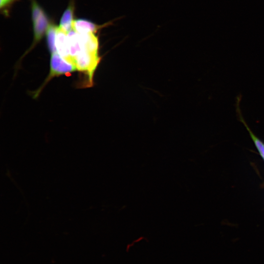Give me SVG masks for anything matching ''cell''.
Wrapping results in <instances>:
<instances>
[{
  "label": "cell",
  "mask_w": 264,
  "mask_h": 264,
  "mask_svg": "<svg viewBox=\"0 0 264 264\" xmlns=\"http://www.w3.org/2000/svg\"><path fill=\"white\" fill-rule=\"evenodd\" d=\"M13 0H0V7L1 8L5 7L10 3Z\"/></svg>",
  "instance_id": "10"
},
{
  "label": "cell",
  "mask_w": 264,
  "mask_h": 264,
  "mask_svg": "<svg viewBox=\"0 0 264 264\" xmlns=\"http://www.w3.org/2000/svg\"><path fill=\"white\" fill-rule=\"evenodd\" d=\"M57 26L50 24L46 31V40L47 47L51 54L57 52L56 47V37Z\"/></svg>",
  "instance_id": "9"
},
{
  "label": "cell",
  "mask_w": 264,
  "mask_h": 264,
  "mask_svg": "<svg viewBox=\"0 0 264 264\" xmlns=\"http://www.w3.org/2000/svg\"><path fill=\"white\" fill-rule=\"evenodd\" d=\"M78 35L82 49L98 53V40L94 33L78 34Z\"/></svg>",
  "instance_id": "6"
},
{
  "label": "cell",
  "mask_w": 264,
  "mask_h": 264,
  "mask_svg": "<svg viewBox=\"0 0 264 264\" xmlns=\"http://www.w3.org/2000/svg\"><path fill=\"white\" fill-rule=\"evenodd\" d=\"M56 47L57 52L64 59L75 66V61L71 57L70 52L67 33L59 26L57 28Z\"/></svg>",
  "instance_id": "4"
},
{
  "label": "cell",
  "mask_w": 264,
  "mask_h": 264,
  "mask_svg": "<svg viewBox=\"0 0 264 264\" xmlns=\"http://www.w3.org/2000/svg\"><path fill=\"white\" fill-rule=\"evenodd\" d=\"M73 5L69 4L64 12L60 19L59 26L67 33L73 29Z\"/></svg>",
  "instance_id": "7"
},
{
  "label": "cell",
  "mask_w": 264,
  "mask_h": 264,
  "mask_svg": "<svg viewBox=\"0 0 264 264\" xmlns=\"http://www.w3.org/2000/svg\"><path fill=\"white\" fill-rule=\"evenodd\" d=\"M100 60L98 53L91 52L84 49L75 58L77 69L86 72L88 76L90 83H92L94 72Z\"/></svg>",
  "instance_id": "2"
},
{
  "label": "cell",
  "mask_w": 264,
  "mask_h": 264,
  "mask_svg": "<svg viewBox=\"0 0 264 264\" xmlns=\"http://www.w3.org/2000/svg\"><path fill=\"white\" fill-rule=\"evenodd\" d=\"M102 25H98L94 23L84 19L74 20L73 29L78 34L94 33L102 27Z\"/></svg>",
  "instance_id": "5"
},
{
  "label": "cell",
  "mask_w": 264,
  "mask_h": 264,
  "mask_svg": "<svg viewBox=\"0 0 264 264\" xmlns=\"http://www.w3.org/2000/svg\"><path fill=\"white\" fill-rule=\"evenodd\" d=\"M77 69L75 65L64 59L57 52L51 54L50 70L47 80L60 75L70 73Z\"/></svg>",
  "instance_id": "3"
},
{
  "label": "cell",
  "mask_w": 264,
  "mask_h": 264,
  "mask_svg": "<svg viewBox=\"0 0 264 264\" xmlns=\"http://www.w3.org/2000/svg\"><path fill=\"white\" fill-rule=\"evenodd\" d=\"M31 11L34 33L33 44H35L46 33L50 23L44 11L34 0L32 1Z\"/></svg>",
  "instance_id": "1"
},
{
  "label": "cell",
  "mask_w": 264,
  "mask_h": 264,
  "mask_svg": "<svg viewBox=\"0 0 264 264\" xmlns=\"http://www.w3.org/2000/svg\"><path fill=\"white\" fill-rule=\"evenodd\" d=\"M67 35L70 54L75 60V57L82 50L79 35L74 29L68 32Z\"/></svg>",
  "instance_id": "8"
}]
</instances>
